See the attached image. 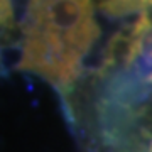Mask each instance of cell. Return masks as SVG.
I'll list each match as a JSON object with an SVG mask.
<instances>
[{
	"mask_svg": "<svg viewBox=\"0 0 152 152\" xmlns=\"http://www.w3.org/2000/svg\"><path fill=\"white\" fill-rule=\"evenodd\" d=\"M17 68L69 91L100 36L93 0H27Z\"/></svg>",
	"mask_w": 152,
	"mask_h": 152,
	"instance_id": "obj_1",
	"label": "cell"
},
{
	"mask_svg": "<svg viewBox=\"0 0 152 152\" xmlns=\"http://www.w3.org/2000/svg\"><path fill=\"white\" fill-rule=\"evenodd\" d=\"M100 9L110 17H125L152 9V0H102Z\"/></svg>",
	"mask_w": 152,
	"mask_h": 152,
	"instance_id": "obj_2",
	"label": "cell"
},
{
	"mask_svg": "<svg viewBox=\"0 0 152 152\" xmlns=\"http://www.w3.org/2000/svg\"><path fill=\"white\" fill-rule=\"evenodd\" d=\"M14 24V4L12 0H0V26L10 27Z\"/></svg>",
	"mask_w": 152,
	"mask_h": 152,
	"instance_id": "obj_3",
	"label": "cell"
},
{
	"mask_svg": "<svg viewBox=\"0 0 152 152\" xmlns=\"http://www.w3.org/2000/svg\"><path fill=\"white\" fill-rule=\"evenodd\" d=\"M147 81H149V83H151V85H152V75L149 76V80H147Z\"/></svg>",
	"mask_w": 152,
	"mask_h": 152,
	"instance_id": "obj_4",
	"label": "cell"
}]
</instances>
